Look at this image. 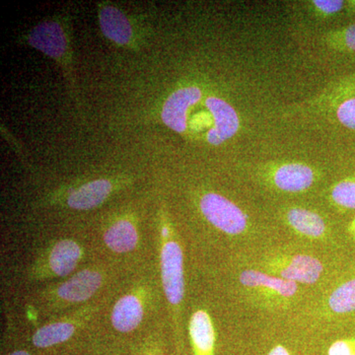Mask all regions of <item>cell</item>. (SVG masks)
Here are the masks:
<instances>
[{
	"instance_id": "cell-23",
	"label": "cell",
	"mask_w": 355,
	"mask_h": 355,
	"mask_svg": "<svg viewBox=\"0 0 355 355\" xmlns=\"http://www.w3.org/2000/svg\"><path fill=\"white\" fill-rule=\"evenodd\" d=\"M130 354L132 355H163L162 349L156 347L153 343H144V345H135L130 350Z\"/></svg>"
},
{
	"instance_id": "cell-27",
	"label": "cell",
	"mask_w": 355,
	"mask_h": 355,
	"mask_svg": "<svg viewBox=\"0 0 355 355\" xmlns=\"http://www.w3.org/2000/svg\"><path fill=\"white\" fill-rule=\"evenodd\" d=\"M7 355H32V354L29 352V350L18 349Z\"/></svg>"
},
{
	"instance_id": "cell-17",
	"label": "cell",
	"mask_w": 355,
	"mask_h": 355,
	"mask_svg": "<svg viewBox=\"0 0 355 355\" xmlns=\"http://www.w3.org/2000/svg\"><path fill=\"white\" fill-rule=\"evenodd\" d=\"M104 239L110 249L118 253H127L137 246L139 234L130 221L120 220L106 231Z\"/></svg>"
},
{
	"instance_id": "cell-9",
	"label": "cell",
	"mask_w": 355,
	"mask_h": 355,
	"mask_svg": "<svg viewBox=\"0 0 355 355\" xmlns=\"http://www.w3.org/2000/svg\"><path fill=\"white\" fill-rule=\"evenodd\" d=\"M189 330L193 355H214L216 331L211 318L205 311L198 310L193 313Z\"/></svg>"
},
{
	"instance_id": "cell-8",
	"label": "cell",
	"mask_w": 355,
	"mask_h": 355,
	"mask_svg": "<svg viewBox=\"0 0 355 355\" xmlns=\"http://www.w3.org/2000/svg\"><path fill=\"white\" fill-rule=\"evenodd\" d=\"M102 284L99 272L85 270L77 273L58 288V295L69 302H83L92 297Z\"/></svg>"
},
{
	"instance_id": "cell-4",
	"label": "cell",
	"mask_w": 355,
	"mask_h": 355,
	"mask_svg": "<svg viewBox=\"0 0 355 355\" xmlns=\"http://www.w3.org/2000/svg\"><path fill=\"white\" fill-rule=\"evenodd\" d=\"M202 90L191 86L175 91L165 102L162 110V121L168 128L176 132L187 130V114L189 109L195 106L202 98Z\"/></svg>"
},
{
	"instance_id": "cell-7",
	"label": "cell",
	"mask_w": 355,
	"mask_h": 355,
	"mask_svg": "<svg viewBox=\"0 0 355 355\" xmlns=\"http://www.w3.org/2000/svg\"><path fill=\"white\" fill-rule=\"evenodd\" d=\"M28 43L51 58H60L67 50L64 30L57 22H43L35 27L28 37Z\"/></svg>"
},
{
	"instance_id": "cell-6",
	"label": "cell",
	"mask_w": 355,
	"mask_h": 355,
	"mask_svg": "<svg viewBox=\"0 0 355 355\" xmlns=\"http://www.w3.org/2000/svg\"><path fill=\"white\" fill-rule=\"evenodd\" d=\"M240 284L246 288L272 296L273 298L291 299L297 293L298 286L295 282L270 275L268 273L254 270H243L240 273Z\"/></svg>"
},
{
	"instance_id": "cell-18",
	"label": "cell",
	"mask_w": 355,
	"mask_h": 355,
	"mask_svg": "<svg viewBox=\"0 0 355 355\" xmlns=\"http://www.w3.org/2000/svg\"><path fill=\"white\" fill-rule=\"evenodd\" d=\"M328 305L331 312L336 314L355 312V277L343 282L331 292Z\"/></svg>"
},
{
	"instance_id": "cell-11",
	"label": "cell",
	"mask_w": 355,
	"mask_h": 355,
	"mask_svg": "<svg viewBox=\"0 0 355 355\" xmlns=\"http://www.w3.org/2000/svg\"><path fill=\"white\" fill-rule=\"evenodd\" d=\"M112 191L108 180H95L83 184L67 198V205L78 210L92 209L101 205Z\"/></svg>"
},
{
	"instance_id": "cell-3",
	"label": "cell",
	"mask_w": 355,
	"mask_h": 355,
	"mask_svg": "<svg viewBox=\"0 0 355 355\" xmlns=\"http://www.w3.org/2000/svg\"><path fill=\"white\" fill-rule=\"evenodd\" d=\"M161 272L166 297L172 305H179L184 298V256L177 242L170 241L161 253Z\"/></svg>"
},
{
	"instance_id": "cell-1",
	"label": "cell",
	"mask_w": 355,
	"mask_h": 355,
	"mask_svg": "<svg viewBox=\"0 0 355 355\" xmlns=\"http://www.w3.org/2000/svg\"><path fill=\"white\" fill-rule=\"evenodd\" d=\"M203 216L222 232L240 235L246 231L247 216L235 203L218 193L203 196L200 203Z\"/></svg>"
},
{
	"instance_id": "cell-25",
	"label": "cell",
	"mask_w": 355,
	"mask_h": 355,
	"mask_svg": "<svg viewBox=\"0 0 355 355\" xmlns=\"http://www.w3.org/2000/svg\"><path fill=\"white\" fill-rule=\"evenodd\" d=\"M268 355H291V354H289L288 350L286 347H282V345H277L275 349L270 350V354Z\"/></svg>"
},
{
	"instance_id": "cell-14",
	"label": "cell",
	"mask_w": 355,
	"mask_h": 355,
	"mask_svg": "<svg viewBox=\"0 0 355 355\" xmlns=\"http://www.w3.org/2000/svg\"><path fill=\"white\" fill-rule=\"evenodd\" d=\"M286 219L291 227L296 232L310 239H320L326 233L324 219L310 210L300 207L289 209Z\"/></svg>"
},
{
	"instance_id": "cell-13",
	"label": "cell",
	"mask_w": 355,
	"mask_h": 355,
	"mask_svg": "<svg viewBox=\"0 0 355 355\" xmlns=\"http://www.w3.org/2000/svg\"><path fill=\"white\" fill-rule=\"evenodd\" d=\"M144 317V309L139 299L127 295L114 305L112 313V324L121 334L130 333L139 326Z\"/></svg>"
},
{
	"instance_id": "cell-29",
	"label": "cell",
	"mask_w": 355,
	"mask_h": 355,
	"mask_svg": "<svg viewBox=\"0 0 355 355\" xmlns=\"http://www.w3.org/2000/svg\"><path fill=\"white\" fill-rule=\"evenodd\" d=\"M169 234V229H168L167 227H164L162 229V235L164 236V237H167V236Z\"/></svg>"
},
{
	"instance_id": "cell-10",
	"label": "cell",
	"mask_w": 355,
	"mask_h": 355,
	"mask_svg": "<svg viewBox=\"0 0 355 355\" xmlns=\"http://www.w3.org/2000/svg\"><path fill=\"white\" fill-rule=\"evenodd\" d=\"M314 180L313 170L299 163L282 165L273 174V183L277 188L288 193L307 190L314 183Z\"/></svg>"
},
{
	"instance_id": "cell-19",
	"label": "cell",
	"mask_w": 355,
	"mask_h": 355,
	"mask_svg": "<svg viewBox=\"0 0 355 355\" xmlns=\"http://www.w3.org/2000/svg\"><path fill=\"white\" fill-rule=\"evenodd\" d=\"M331 198L343 209H355V181L345 180L331 190Z\"/></svg>"
},
{
	"instance_id": "cell-24",
	"label": "cell",
	"mask_w": 355,
	"mask_h": 355,
	"mask_svg": "<svg viewBox=\"0 0 355 355\" xmlns=\"http://www.w3.org/2000/svg\"><path fill=\"white\" fill-rule=\"evenodd\" d=\"M345 43L349 50L355 51V24L345 30Z\"/></svg>"
},
{
	"instance_id": "cell-16",
	"label": "cell",
	"mask_w": 355,
	"mask_h": 355,
	"mask_svg": "<svg viewBox=\"0 0 355 355\" xmlns=\"http://www.w3.org/2000/svg\"><path fill=\"white\" fill-rule=\"evenodd\" d=\"M76 330V326L70 323L46 324L33 335L32 343L38 349H53L69 340Z\"/></svg>"
},
{
	"instance_id": "cell-12",
	"label": "cell",
	"mask_w": 355,
	"mask_h": 355,
	"mask_svg": "<svg viewBox=\"0 0 355 355\" xmlns=\"http://www.w3.org/2000/svg\"><path fill=\"white\" fill-rule=\"evenodd\" d=\"M103 34L116 44H127L132 36V26L125 14L113 6H104L99 13Z\"/></svg>"
},
{
	"instance_id": "cell-26",
	"label": "cell",
	"mask_w": 355,
	"mask_h": 355,
	"mask_svg": "<svg viewBox=\"0 0 355 355\" xmlns=\"http://www.w3.org/2000/svg\"><path fill=\"white\" fill-rule=\"evenodd\" d=\"M347 231H349L350 237H352V239H354L355 241V218L354 220L350 222L349 228H347Z\"/></svg>"
},
{
	"instance_id": "cell-28",
	"label": "cell",
	"mask_w": 355,
	"mask_h": 355,
	"mask_svg": "<svg viewBox=\"0 0 355 355\" xmlns=\"http://www.w3.org/2000/svg\"><path fill=\"white\" fill-rule=\"evenodd\" d=\"M96 355H116L113 354V352H110L105 349L96 350Z\"/></svg>"
},
{
	"instance_id": "cell-22",
	"label": "cell",
	"mask_w": 355,
	"mask_h": 355,
	"mask_svg": "<svg viewBox=\"0 0 355 355\" xmlns=\"http://www.w3.org/2000/svg\"><path fill=\"white\" fill-rule=\"evenodd\" d=\"M315 6L324 13H336L343 8V1L338 0H316Z\"/></svg>"
},
{
	"instance_id": "cell-21",
	"label": "cell",
	"mask_w": 355,
	"mask_h": 355,
	"mask_svg": "<svg viewBox=\"0 0 355 355\" xmlns=\"http://www.w3.org/2000/svg\"><path fill=\"white\" fill-rule=\"evenodd\" d=\"M328 355H355V338L336 340L329 349Z\"/></svg>"
},
{
	"instance_id": "cell-20",
	"label": "cell",
	"mask_w": 355,
	"mask_h": 355,
	"mask_svg": "<svg viewBox=\"0 0 355 355\" xmlns=\"http://www.w3.org/2000/svg\"><path fill=\"white\" fill-rule=\"evenodd\" d=\"M336 114L345 127L355 130V97L342 103Z\"/></svg>"
},
{
	"instance_id": "cell-5",
	"label": "cell",
	"mask_w": 355,
	"mask_h": 355,
	"mask_svg": "<svg viewBox=\"0 0 355 355\" xmlns=\"http://www.w3.org/2000/svg\"><path fill=\"white\" fill-rule=\"evenodd\" d=\"M205 106L209 110L214 120V128L207 135V141L212 146H220L237 132L239 128L237 113L231 105L220 98H207Z\"/></svg>"
},
{
	"instance_id": "cell-15",
	"label": "cell",
	"mask_w": 355,
	"mask_h": 355,
	"mask_svg": "<svg viewBox=\"0 0 355 355\" xmlns=\"http://www.w3.org/2000/svg\"><path fill=\"white\" fill-rule=\"evenodd\" d=\"M81 258V249L76 242L64 240L51 250L50 266L58 277H67L73 272Z\"/></svg>"
},
{
	"instance_id": "cell-2",
	"label": "cell",
	"mask_w": 355,
	"mask_h": 355,
	"mask_svg": "<svg viewBox=\"0 0 355 355\" xmlns=\"http://www.w3.org/2000/svg\"><path fill=\"white\" fill-rule=\"evenodd\" d=\"M270 272L295 284H316L324 272L323 263L308 254L277 256L266 263Z\"/></svg>"
}]
</instances>
